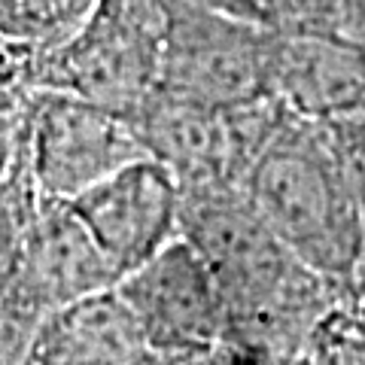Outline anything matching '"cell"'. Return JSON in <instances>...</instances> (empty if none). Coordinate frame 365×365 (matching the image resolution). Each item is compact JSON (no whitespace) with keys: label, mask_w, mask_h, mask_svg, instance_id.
I'll use <instances>...</instances> for the list:
<instances>
[{"label":"cell","mask_w":365,"mask_h":365,"mask_svg":"<svg viewBox=\"0 0 365 365\" xmlns=\"http://www.w3.org/2000/svg\"><path fill=\"white\" fill-rule=\"evenodd\" d=\"M244 198L289 253L326 280H353L365 259V210L326 122L283 110L241 182Z\"/></svg>","instance_id":"1"},{"label":"cell","mask_w":365,"mask_h":365,"mask_svg":"<svg viewBox=\"0 0 365 365\" xmlns=\"http://www.w3.org/2000/svg\"><path fill=\"white\" fill-rule=\"evenodd\" d=\"M165 21V0H98L64 43L25 52V79L134 116L158 88Z\"/></svg>","instance_id":"2"},{"label":"cell","mask_w":365,"mask_h":365,"mask_svg":"<svg viewBox=\"0 0 365 365\" xmlns=\"http://www.w3.org/2000/svg\"><path fill=\"white\" fill-rule=\"evenodd\" d=\"M280 116L283 107L274 98H259L241 107H207L155 91L131 119L146 155L162 162L180 189H241Z\"/></svg>","instance_id":"3"},{"label":"cell","mask_w":365,"mask_h":365,"mask_svg":"<svg viewBox=\"0 0 365 365\" xmlns=\"http://www.w3.org/2000/svg\"><path fill=\"white\" fill-rule=\"evenodd\" d=\"M158 88L207 107H241L268 95L274 31L192 0H165Z\"/></svg>","instance_id":"4"},{"label":"cell","mask_w":365,"mask_h":365,"mask_svg":"<svg viewBox=\"0 0 365 365\" xmlns=\"http://www.w3.org/2000/svg\"><path fill=\"white\" fill-rule=\"evenodd\" d=\"M143 155V140L131 116L71 91H34L28 168L40 195L71 201Z\"/></svg>","instance_id":"5"},{"label":"cell","mask_w":365,"mask_h":365,"mask_svg":"<svg viewBox=\"0 0 365 365\" xmlns=\"http://www.w3.org/2000/svg\"><path fill=\"white\" fill-rule=\"evenodd\" d=\"M116 292L162 356L210 350L225 341L222 289L182 235L125 274Z\"/></svg>","instance_id":"6"},{"label":"cell","mask_w":365,"mask_h":365,"mask_svg":"<svg viewBox=\"0 0 365 365\" xmlns=\"http://www.w3.org/2000/svg\"><path fill=\"white\" fill-rule=\"evenodd\" d=\"M119 283L110 259L67 201L40 195L31 216L16 287L4 311L21 319H46Z\"/></svg>","instance_id":"7"},{"label":"cell","mask_w":365,"mask_h":365,"mask_svg":"<svg viewBox=\"0 0 365 365\" xmlns=\"http://www.w3.org/2000/svg\"><path fill=\"white\" fill-rule=\"evenodd\" d=\"M119 280L180 235V182L143 155L67 201Z\"/></svg>","instance_id":"8"},{"label":"cell","mask_w":365,"mask_h":365,"mask_svg":"<svg viewBox=\"0 0 365 365\" xmlns=\"http://www.w3.org/2000/svg\"><path fill=\"white\" fill-rule=\"evenodd\" d=\"M268 95L311 122L359 116L365 113V43L335 34L274 31Z\"/></svg>","instance_id":"9"},{"label":"cell","mask_w":365,"mask_h":365,"mask_svg":"<svg viewBox=\"0 0 365 365\" xmlns=\"http://www.w3.org/2000/svg\"><path fill=\"white\" fill-rule=\"evenodd\" d=\"M37 365H162L116 287L40 319Z\"/></svg>","instance_id":"10"},{"label":"cell","mask_w":365,"mask_h":365,"mask_svg":"<svg viewBox=\"0 0 365 365\" xmlns=\"http://www.w3.org/2000/svg\"><path fill=\"white\" fill-rule=\"evenodd\" d=\"M98 0H0V43L19 52H43L64 43L88 19Z\"/></svg>","instance_id":"11"},{"label":"cell","mask_w":365,"mask_h":365,"mask_svg":"<svg viewBox=\"0 0 365 365\" xmlns=\"http://www.w3.org/2000/svg\"><path fill=\"white\" fill-rule=\"evenodd\" d=\"M37 201H40V189L31 177L25 155V162L16 168V174L0 186V307L6 304L9 292L16 287L28 225L34 210H37Z\"/></svg>","instance_id":"12"},{"label":"cell","mask_w":365,"mask_h":365,"mask_svg":"<svg viewBox=\"0 0 365 365\" xmlns=\"http://www.w3.org/2000/svg\"><path fill=\"white\" fill-rule=\"evenodd\" d=\"M326 125L332 128L341 153H344V158H347L353 182H356V189H359L362 210H365V113L350 116V119H341V122H326Z\"/></svg>","instance_id":"13"},{"label":"cell","mask_w":365,"mask_h":365,"mask_svg":"<svg viewBox=\"0 0 365 365\" xmlns=\"http://www.w3.org/2000/svg\"><path fill=\"white\" fill-rule=\"evenodd\" d=\"M19 49H13V46H4L0 43V71H6V67H13L19 61Z\"/></svg>","instance_id":"14"}]
</instances>
